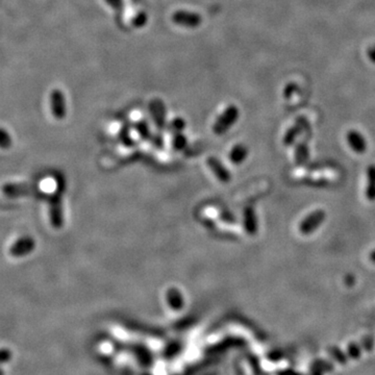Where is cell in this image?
Masks as SVG:
<instances>
[{
  "label": "cell",
  "instance_id": "obj_18",
  "mask_svg": "<svg viewBox=\"0 0 375 375\" xmlns=\"http://www.w3.org/2000/svg\"><path fill=\"white\" fill-rule=\"evenodd\" d=\"M170 129L173 131L174 133H179L183 131L186 127V122L183 118H175L170 123Z\"/></svg>",
  "mask_w": 375,
  "mask_h": 375
},
{
  "label": "cell",
  "instance_id": "obj_1",
  "mask_svg": "<svg viewBox=\"0 0 375 375\" xmlns=\"http://www.w3.org/2000/svg\"><path fill=\"white\" fill-rule=\"evenodd\" d=\"M238 118H239L238 108L234 105L229 106L223 111V113L214 123V126H213L214 132L216 134H223L237 122Z\"/></svg>",
  "mask_w": 375,
  "mask_h": 375
},
{
  "label": "cell",
  "instance_id": "obj_15",
  "mask_svg": "<svg viewBox=\"0 0 375 375\" xmlns=\"http://www.w3.org/2000/svg\"><path fill=\"white\" fill-rule=\"evenodd\" d=\"M247 155V149L243 145H237L235 146L232 152H231V160L234 163H240L242 162Z\"/></svg>",
  "mask_w": 375,
  "mask_h": 375
},
{
  "label": "cell",
  "instance_id": "obj_9",
  "mask_svg": "<svg viewBox=\"0 0 375 375\" xmlns=\"http://www.w3.org/2000/svg\"><path fill=\"white\" fill-rule=\"evenodd\" d=\"M2 192L7 197H18L31 194L33 187L27 184H7L2 188Z\"/></svg>",
  "mask_w": 375,
  "mask_h": 375
},
{
  "label": "cell",
  "instance_id": "obj_19",
  "mask_svg": "<svg viewBox=\"0 0 375 375\" xmlns=\"http://www.w3.org/2000/svg\"><path fill=\"white\" fill-rule=\"evenodd\" d=\"M328 352H329V355H331L340 364H345L346 363V356L339 348L332 347V348H329Z\"/></svg>",
  "mask_w": 375,
  "mask_h": 375
},
{
  "label": "cell",
  "instance_id": "obj_24",
  "mask_svg": "<svg viewBox=\"0 0 375 375\" xmlns=\"http://www.w3.org/2000/svg\"><path fill=\"white\" fill-rule=\"evenodd\" d=\"M168 298L174 303L175 306H178L181 304V296L177 290H170L168 294Z\"/></svg>",
  "mask_w": 375,
  "mask_h": 375
},
{
  "label": "cell",
  "instance_id": "obj_29",
  "mask_svg": "<svg viewBox=\"0 0 375 375\" xmlns=\"http://www.w3.org/2000/svg\"><path fill=\"white\" fill-rule=\"evenodd\" d=\"M369 258H370V260H371V262H372L373 264H375V250H373V251L370 253Z\"/></svg>",
  "mask_w": 375,
  "mask_h": 375
},
{
  "label": "cell",
  "instance_id": "obj_3",
  "mask_svg": "<svg viewBox=\"0 0 375 375\" xmlns=\"http://www.w3.org/2000/svg\"><path fill=\"white\" fill-rule=\"evenodd\" d=\"M171 20L176 25L186 28H197L202 22V18L198 13L185 9L174 12L171 16Z\"/></svg>",
  "mask_w": 375,
  "mask_h": 375
},
{
  "label": "cell",
  "instance_id": "obj_11",
  "mask_svg": "<svg viewBox=\"0 0 375 375\" xmlns=\"http://www.w3.org/2000/svg\"><path fill=\"white\" fill-rule=\"evenodd\" d=\"M208 164H209L212 171L214 172V174L216 175V177H218L222 181H227L230 179L229 171H227L226 169H224L223 165L219 161L215 160L214 157H211L210 160L208 161Z\"/></svg>",
  "mask_w": 375,
  "mask_h": 375
},
{
  "label": "cell",
  "instance_id": "obj_14",
  "mask_svg": "<svg viewBox=\"0 0 375 375\" xmlns=\"http://www.w3.org/2000/svg\"><path fill=\"white\" fill-rule=\"evenodd\" d=\"M310 156L309 148L306 147L305 144H299L296 147V150H295V161L298 165L304 164Z\"/></svg>",
  "mask_w": 375,
  "mask_h": 375
},
{
  "label": "cell",
  "instance_id": "obj_31",
  "mask_svg": "<svg viewBox=\"0 0 375 375\" xmlns=\"http://www.w3.org/2000/svg\"><path fill=\"white\" fill-rule=\"evenodd\" d=\"M314 375H321V374H320V372H319V371H318V370H317V372H315V373H314Z\"/></svg>",
  "mask_w": 375,
  "mask_h": 375
},
{
  "label": "cell",
  "instance_id": "obj_4",
  "mask_svg": "<svg viewBox=\"0 0 375 375\" xmlns=\"http://www.w3.org/2000/svg\"><path fill=\"white\" fill-rule=\"evenodd\" d=\"M36 247V242L30 237H22L10 246L9 254L13 257H21L29 254Z\"/></svg>",
  "mask_w": 375,
  "mask_h": 375
},
{
  "label": "cell",
  "instance_id": "obj_25",
  "mask_svg": "<svg viewBox=\"0 0 375 375\" xmlns=\"http://www.w3.org/2000/svg\"><path fill=\"white\" fill-rule=\"evenodd\" d=\"M106 3L110 5L114 10H122L124 7V1L123 0H105Z\"/></svg>",
  "mask_w": 375,
  "mask_h": 375
},
{
  "label": "cell",
  "instance_id": "obj_12",
  "mask_svg": "<svg viewBox=\"0 0 375 375\" xmlns=\"http://www.w3.org/2000/svg\"><path fill=\"white\" fill-rule=\"evenodd\" d=\"M301 130H302V125H301V121L299 120L293 127H290L287 130L285 137H283L282 139V143L286 146L292 145L295 142V140H296V138L298 137V134L301 132Z\"/></svg>",
  "mask_w": 375,
  "mask_h": 375
},
{
  "label": "cell",
  "instance_id": "obj_8",
  "mask_svg": "<svg viewBox=\"0 0 375 375\" xmlns=\"http://www.w3.org/2000/svg\"><path fill=\"white\" fill-rule=\"evenodd\" d=\"M149 112L157 128H163L166 121V108L161 99H153L149 104Z\"/></svg>",
  "mask_w": 375,
  "mask_h": 375
},
{
  "label": "cell",
  "instance_id": "obj_27",
  "mask_svg": "<svg viewBox=\"0 0 375 375\" xmlns=\"http://www.w3.org/2000/svg\"><path fill=\"white\" fill-rule=\"evenodd\" d=\"M367 53H368V56H369L370 61L375 64V45H373V46L369 47Z\"/></svg>",
  "mask_w": 375,
  "mask_h": 375
},
{
  "label": "cell",
  "instance_id": "obj_22",
  "mask_svg": "<svg viewBox=\"0 0 375 375\" xmlns=\"http://www.w3.org/2000/svg\"><path fill=\"white\" fill-rule=\"evenodd\" d=\"M186 143H187V139L183 133H181V132L175 133V137L173 139V146L175 147V148H177V149L183 148V147H185Z\"/></svg>",
  "mask_w": 375,
  "mask_h": 375
},
{
  "label": "cell",
  "instance_id": "obj_5",
  "mask_svg": "<svg viewBox=\"0 0 375 375\" xmlns=\"http://www.w3.org/2000/svg\"><path fill=\"white\" fill-rule=\"evenodd\" d=\"M51 113L56 120H63L66 116L65 96L60 89H54L50 94Z\"/></svg>",
  "mask_w": 375,
  "mask_h": 375
},
{
  "label": "cell",
  "instance_id": "obj_21",
  "mask_svg": "<svg viewBox=\"0 0 375 375\" xmlns=\"http://www.w3.org/2000/svg\"><path fill=\"white\" fill-rule=\"evenodd\" d=\"M13 359V352L8 348H0V365H3Z\"/></svg>",
  "mask_w": 375,
  "mask_h": 375
},
{
  "label": "cell",
  "instance_id": "obj_20",
  "mask_svg": "<svg viewBox=\"0 0 375 375\" xmlns=\"http://www.w3.org/2000/svg\"><path fill=\"white\" fill-rule=\"evenodd\" d=\"M146 22H147V15L144 12H140L133 17L131 23L134 27H142L146 24Z\"/></svg>",
  "mask_w": 375,
  "mask_h": 375
},
{
  "label": "cell",
  "instance_id": "obj_10",
  "mask_svg": "<svg viewBox=\"0 0 375 375\" xmlns=\"http://www.w3.org/2000/svg\"><path fill=\"white\" fill-rule=\"evenodd\" d=\"M367 184L365 195L369 201H375V165H370L366 171Z\"/></svg>",
  "mask_w": 375,
  "mask_h": 375
},
{
  "label": "cell",
  "instance_id": "obj_16",
  "mask_svg": "<svg viewBox=\"0 0 375 375\" xmlns=\"http://www.w3.org/2000/svg\"><path fill=\"white\" fill-rule=\"evenodd\" d=\"M12 137L6 129L0 127V148L7 149L12 146Z\"/></svg>",
  "mask_w": 375,
  "mask_h": 375
},
{
  "label": "cell",
  "instance_id": "obj_26",
  "mask_svg": "<svg viewBox=\"0 0 375 375\" xmlns=\"http://www.w3.org/2000/svg\"><path fill=\"white\" fill-rule=\"evenodd\" d=\"M296 89H297L296 85L290 84L285 88V91H283V95H285L286 98H290L294 94L295 91H296Z\"/></svg>",
  "mask_w": 375,
  "mask_h": 375
},
{
  "label": "cell",
  "instance_id": "obj_28",
  "mask_svg": "<svg viewBox=\"0 0 375 375\" xmlns=\"http://www.w3.org/2000/svg\"><path fill=\"white\" fill-rule=\"evenodd\" d=\"M364 345H365V348L370 350L373 347V339L370 337H367L365 340H364Z\"/></svg>",
  "mask_w": 375,
  "mask_h": 375
},
{
  "label": "cell",
  "instance_id": "obj_6",
  "mask_svg": "<svg viewBox=\"0 0 375 375\" xmlns=\"http://www.w3.org/2000/svg\"><path fill=\"white\" fill-rule=\"evenodd\" d=\"M50 222L54 229H61L63 225V210L62 201L59 195H53L49 202Z\"/></svg>",
  "mask_w": 375,
  "mask_h": 375
},
{
  "label": "cell",
  "instance_id": "obj_2",
  "mask_svg": "<svg viewBox=\"0 0 375 375\" xmlns=\"http://www.w3.org/2000/svg\"><path fill=\"white\" fill-rule=\"evenodd\" d=\"M326 219V213L323 210H316L309 214L306 217L299 223V232L308 236L316 232Z\"/></svg>",
  "mask_w": 375,
  "mask_h": 375
},
{
  "label": "cell",
  "instance_id": "obj_23",
  "mask_svg": "<svg viewBox=\"0 0 375 375\" xmlns=\"http://www.w3.org/2000/svg\"><path fill=\"white\" fill-rule=\"evenodd\" d=\"M347 350H348V355L350 356V358L355 359V360H357L358 358H360V356H361V347L358 344H356V343L349 344Z\"/></svg>",
  "mask_w": 375,
  "mask_h": 375
},
{
  "label": "cell",
  "instance_id": "obj_17",
  "mask_svg": "<svg viewBox=\"0 0 375 375\" xmlns=\"http://www.w3.org/2000/svg\"><path fill=\"white\" fill-rule=\"evenodd\" d=\"M135 129L143 139H148L150 137V129L146 121H140L135 124Z\"/></svg>",
  "mask_w": 375,
  "mask_h": 375
},
{
  "label": "cell",
  "instance_id": "obj_13",
  "mask_svg": "<svg viewBox=\"0 0 375 375\" xmlns=\"http://www.w3.org/2000/svg\"><path fill=\"white\" fill-rule=\"evenodd\" d=\"M244 224H245V229L246 231L251 234V235H254L257 231V223H256V218H255V215L253 213V211L251 209H247L244 213Z\"/></svg>",
  "mask_w": 375,
  "mask_h": 375
},
{
  "label": "cell",
  "instance_id": "obj_30",
  "mask_svg": "<svg viewBox=\"0 0 375 375\" xmlns=\"http://www.w3.org/2000/svg\"><path fill=\"white\" fill-rule=\"evenodd\" d=\"M0 375H4V371L2 368H0Z\"/></svg>",
  "mask_w": 375,
  "mask_h": 375
},
{
  "label": "cell",
  "instance_id": "obj_7",
  "mask_svg": "<svg viewBox=\"0 0 375 375\" xmlns=\"http://www.w3.org/2000/svg\"><path fill=\"white\" fill-rule=\"evenodd\" d=\"M346 140L350 148L356 153L363 154L366 152L368 145H367L366 139L364 138V135L360 131L356 129L348 130L346 134Z\"/></svg>",
  "mask_w": 375,
  "mask_h": 375
}]
</instances>
